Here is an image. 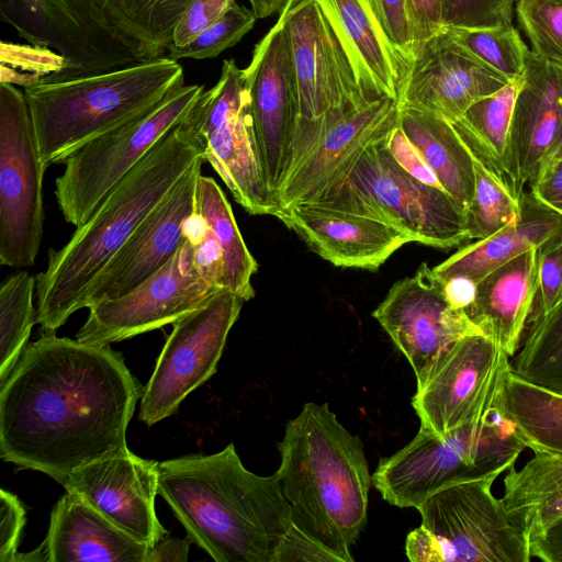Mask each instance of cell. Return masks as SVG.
<instances>
[{
	"label": "cell",
	"mask_w": 562,
	"mask_h": 562,
	"mask_svg": "<svg viewBox=\"0 0 562 562\" xmlns=\"http://www.w3.org/2000/svg\"><path fill=\"white\" fill-rule=\"evenodd\" d=\"M0 457L59 484L77 468L128 452L144 386L110 345L43 334L0 384Z\"/></svg>",
	"instance_id": "1"
},
{
	"label": "cell",
	"mask_w": 562,
	"mask_h": 562,
	"mask_svg": "<svg viewBox=\"0 0 562 562\" xmlns=\"http://www.w3.org/2000/svg\"><path fill=\"white\" fill-rule=\"evenodd\" d=\"M158 494L216 562H276L293 525L277 472H250L233 443L159 462Z\"/></svg>",
	"instance_id": "2"
},
{
	"label": "cell",
	"mask_w": 562,
	"mask_h": 562,
	"mask_svg": "<svg viewBox=\"0 0 562 562\" xmlns=\"http://www.w3.org/2000/svg\"><path fill=\"white\" fill-rule=\"evenodd\" d=\"M205 148L187 115L167 132L115 186L90 217L59 249H50L36 276L37 323L55 334L83 308L88 285L140 222L198 161Z\"/></svg>",
	"instance_id": "3"
},
{
	"label": "cell",
	"mask_w": 562,
	"mask_h": 562,
	"mask_svg": "<svg viewBox=\"0 0 562 562\" xmlns=\"http://www.w3.org/2000/svg\"><path fill=\"white\" fill-rule=\"evenodd\" d=\"M278 449L277 474L292 526L337 561H353L350 549L367 525L373 484L360 438L338 422L327 403L310 402L286 423Z\"/></svg>",
	"instance_id": "4"
},
{
	"label": "cell",
	"mask_w": 562,
	"mask_h": 562,
	"mask_svg": "<svg viewBox=\"0 0 562 562\" xmlns=\"http://www.w3.org/2000/svg\"><path fill=\"white\" fill-rule=\"evenodd\" d=\"M183 85L181 65L165 56L25 88L43 164L65 162L86 143L146 113Z\"/></svg>",
	"instance_id": "5"
},
{
	"label": "cell",
	"mask_w": 562,
	"mask_h": 562,
	"mask_svg": "<svg viewBox=\"0 0 562 562\" xmlns=\"http://www.w3.org/2000/svg\"><path fill=\"white\" fill-rule=\"evenodd\" d=\"M525 448L505 396L482 417L443 436L420 426L412 441L380 460L373 485L389 504L417 508L448 485L506 472Z\"/></svg>",
	"instance_id": "6"
},
{
	"label": "cell",
	"mask_w": 562,
	"mask_h": 562,
	"mask_svg": "<svg viewBox=\"0 0 562 562\" xmlns=\"http://www.w3.org/2000/svg\"><path fill=\"white\" fill-rule=\"evenodd\" d=\"M498 470L448 485L418 507L405 553L412 562H529V543L492 491Z\"/></svg>",
	"instance_id": "7"
},
{
	"label": "cell",
	"mask_w": 562,
	"mask_h": 562,
	"mask_svg": "<svg viewBox=\"0 0 562 562\" xmlns=\"http://www.w3.org/2000/svg\"><path fill=\"white\" fill-rule=\"evenodd\" d=\"M386 138L362 154L336 192L314 203L381 220L423 245L446 249L468 241L465 210L442 188L405 171Z\"/></svg>",
	"instance_id": "8"
},
{
	"label": "cell",
	"mask_w": 562,
	"mask_h": 562,
	"mask_svg": "<svg viewBox=\"0 0 562 562\" xmlns=\"http://www.w3.org/2000/svg\"><path fill=\"white\" fill-rule=\"evenodd\" d=\"M204 86L183 85L138 117L75 150L55 181V195L66 222L82 225L115 186L154 145L190 111Z\"/></svg>",
	"instance_id": "9"
},
{
	"label": "cell",
	"mask_w": 562,
	"mask_h": 562,
	"mask_svg": "<svg viewBox=\"0 0 562 562\" xmlns=\"http://www.w3.org/2000/svg\"><path fill=\"white\" fill-rule=\"evenodd\" d=\"M43 164L24 92L0 82V263L34 265L44 231Z\"/></svg>",
	"instance_id": "10"
},
{
	"label": "cell",
	"mask_w": 562,
	"mask_h": 562,
	"mask_svg": "<svg viewBox=\"0 0 562 562\" xmlns=\"http://www.w3.org/2000/svg\"><path fill=\"white\" fill-rule=\"evenodd\" d=\"M189 116L205 148V160L235 201L251 215L278 209L263 179L243 69L226 59L218 81L203 91Z\"/></svg>",
	"instance_id": "11"
},
{
	"label": "cell",
	"mask_w": 562,
	"mask_h": 562,
	"mask_svg": "<svg viewBox=\"0 0 562 562\" xmlns=\"http://www.w3.org/2000/svg\"><path fill=\"white\" fill-rule=\"evenodd\" d=\"M222 288L199 266L195 244L188 236L178 252L137 288L90 305L76 339L104 346L173 324Z\"/></svg>",
	"instance_id": "12"
},
{
	"label": "cell",
	"mask_w": 562,
	"mask_h": 562,
	"mask_svg": "<svg viewBox=\"0 0 562 562\" xmlns=\"http://www.w3.org/2000/svg\"><path fill=\"white\" fill-rule=\"evenodd\" d=\"M246 302L236 292L222 288L172 324L140 397L142 422L151 426L170 416L215 373L228 333Z\"/></svg>",
	"instance_id": "13"
},
{
	"label": "cell",
	"mask_w": 562,
	"mask_h": 562,
	"mask_svg": "<svg viewBox=\"0 0 562 562\" xmlns=\"http://www.w3.org/2000/svg\"><path fill=\"white\" fill-rule=\"evenodd\" d=\"M509 358L483 334L458 340L412 400L420 426L443 436L485 415L506 396Z\"/></svg>",
	"instance_id": "14"
},
{
	"label": "cell",
	"mask_w": 562,
	"mask_h": 562,
	"mask_svg": "<svg viewBox=\"0 0 562 562\" xmlns=\"http://www.w3.org/2000/svg\"><path fill=\"white\" fill-rule=\"evenodd\" d=\"M372 316L411 363L417 389L458 340L482 334L464 311L449 303L443 282L426 262L396 281Z\"/></svg>",
	"instance_id": "15"
},
{
	"label": "cell",
	"mask_w": 562,
	"mask_h": 562,
	"mask_svg": "<svg viewBox=\"0 0 562 562\" xmlns=\"http://www.w3.org/2000/svg\"><path fill=\"white\" fill-rule=\"evenodd\" d=\"M279 16L296 75V133L328 114L371 102L361 92L342 46L314 0H288Z\"/></svg>",
	"instance_id": "16"
},
{
	"label": "cell",
	"mask_w": 562,
	"mask_h": 562,
	"mask_svg": "<svg viewBox=\"0 0 562 562\" xmlns=\"http://www.w3.org/2000/svg\"><path fill=\"white\" fill-rule=\"evenodd\" d=\"M243 72L262 176L276 203L300 119L296 75L280 16Z\"/></svg>",
	"instance_id": "17"
},
{
	"label": "cell",
	"mask_w": 562,
	"mask_h": 562,
	"mask_svg": "<svg viewBox=\"0 0 562 562\" xmlns=\"http://www.w3.org/2000/svg\"><path fill=\"white\" fill-rule=\"evenodd\" d=\"M326 128L315 147L276 195L277 207L314 203L336 192L362 154L386 138L398 122V104L391 98L371 101L321 119Z\"/></svg>",
	"instance_id": "18"
},
{
	"label": "cell",
	"mask_w": 562,
	"mask_h": 562,
	"mask_svg": "<svg viewBox=\"0 0 562 562\" xmlns=\"http://www.w3.org/2000/svg\"><path fill=\"white\" fill-rule=\"evenodd\" d=\"M202 161L181 177L95 276L85 293L83 307L131 292L178 252L188 238V222L195 213Z\"/></svg>",
	"instance_id": "19"
},
{
	"label": "cell",
	"mask_w": 562,
	"mask_h": 562,
	"mask_svg": "<svg viewBox=\"0 0 562 562\" xmlns=\"http://www.w3.org/2000/svg\"><path fill=\"white\" fill-rule=\"evenodd\" d=\"M158 463L128 451L75 469L61 485L119 529L154 547L168 535L155 512Z\"/></svg>",
	"instance_id": "20"
},
{
	"label": "cell",
	"mask_w": 562,
	"mask_h": 562,
	"mask_svg": "<svg viewBox=\"0 0 562 562\" xmlns=\"http://www.w3.org/2000/svg\"><path fill=\"white\" fill-rule=\"evenodd\" d=\"M509 82L440 30L418 50L397 104L454 122L472 103Z\"/></svg>",
	"instance_id": "21"
},
{
	"label": "cell",
	"mask_w": 562,
	"mask_h": 562,
	"mask_svg": "<svg viewBox=\"0 0 562 562\" xmlns=\"http://www.w3.org/2000/svg\"><path fill=\"white\" fill-rule=\"evenodd\" d=\"M272 216L293 231L312 251L337 267L375 270L413 241L381 220L319 203L279 207Z\"/></svg>",
	"instance_id": "22"
},
{
	"label": "cell",
	"mask_w": 562,
	"mask_h": 562,
	"mask_svg": "<svg viewBox=\"0 0 562 562\" xmlns=\"http://www.w3.org/2000/svg\"><path fill=\"white\" fill-rule=\"evenodd\" d=\"M562 159V66L528 52L515 102L510 160L520 191L544 165Z\"/></svg>",
	"instance_id": "23"
},
{
	"label": "cell",
	"mask_w": 562,
	"mask_h": 562,
	"mask_svg": "<svg viewBox=\"0 0 562 562\" xmlns=\"http://www.w3.org/2000/svg\"><path fill=\"white\" fill-rule=\"evenodd\" d=\"M314 1L342 46L364 98L397 101L412 64L386 37L368 0Z\"/></svg>",
	"instance_id": "24"
},
{
	"label": "cell",
	"mask_w": 562,
	"mask_h": 562,
	"mask_svg": "<svg viewBox=\"0 0 562 562\" xmlns=\"http://www.w3.org/2000/svg\"><path fill=\"white\" fill-rule=\"evenodd\" d=\"M53 34L70 64L61 79L138 63L111 35L94 0H18Z\"/></svg>",
	"instance_id": "25"
},
{
	"label": "cell",
	"mask_w": 562,
	"mask_h": 562,
	"mask_svg": "<svg viewBox=\"0 0 562 562\" xmlns=\"http://www.w3.org/2000/svg\"><path fill=\"white\" fill-rule=\"evenodd\" d=\"M537 285L538 254L532 248L481 279L464 313L483 335L513 357L524 337Z\"/></svg>",
	"instance_id": "26"
},
{
	"label": "cell",
	"mask_w": 562,
	"mask_h": 562,
	"mask_svg": "<svg viewBox=\"0 0 562 562\" xmlns=\"http://www.w3.org/2000/svg\"><path fill=\"white\" fill-rule=\"evenodd\" d=\"M45 542L48 562H146L151 548L67 491L53 507Z\"/></svg>",
	"instance_id": "27"
},
{
	"label": "cell",
	"mask_w": 562,
	"mask_h": 562,
	"mask_svg": "<svg viewBox=\"0 0 562 562\" xmlns=\"http://www.w3.org/2000/svg\"><path fill=\"white\" fill-rule=\"evenodd\" d=\"M560 234L562 217L524 191L519 217L490 237L459 248L432 270L442 281L465 277L477 283L492 270Z\"/></svg>",
	"instance_id": "28"
},
{
	"label": "cell",
	"mask_w": 562,
	"mask_h": 562,
	"mask_svg": "<svg viewBox=\"0 0 562 562\" xmlns=\"http://www.w3.org/2000/svg\"><path fill=\"white\" fill-rule=\"evenodd\" d=\"M193 0H94L113 38L137 61L165 57L176 24ZM257 19L285 0H247Z\"/></svg>",
	"instance_id": "29"
},
{
	"label": "cell",
	"mask_w": 562,
	"mask_h": 562,
	"mask_svg": "<svg viewBox=\"0 0 562 562\" xmlns=\"http://www.w3.org/2000/svg\"><path fill=\"white\" fill-rule=\"evenodd\" d=\"M504 476L503 502L529 546L562 518V452H533Z\"/></svg>",
	"instance_id": "30"
},
{
	"label": "cell",
	"mask_w": 562,
	"mask_h": 562,
	"mask_svg": "<svg viewBox=\"0 0 562 562\" xmlns=\"http://www.w3.org/2000/svg\"><path fill=\"white\" fill-rule=\"evenodd\" d=\"M397 124L442 189L467 211L475 190L473 158L451 122L429 112L398 108Z\"/></svg>",
	"instance_id": "31"
},
{
	"label": "cell",
	"mask_w": 562,
	"mask_h": 562,
	"mask_svg": "<svg viewBox=\"0 0 562 562\" xmlns=\"http://www.w3.org/2000/svg\"><path fill=\"white\" fill-rule=\"evenodd\" d=\"M522 78L472 103L464 114L451 122L473 158L496 176L517 198L512 169L510 130L515 102Z\"/></svg>",
	"instance_id": "32"
},
{
	"label": "cell",
	"mask_w": 562,
	"mask_h": 562,
	"mask_svg": "<svg viewBox=\"0 0 562 562\" xmlns=\"http://www.w3.org/2000/svg\"><path fill=\"white\" fill-rule=\"evenodd\" d=\"M195 213L220 246L224 286L249 301L255 296L251 277L258 265L244 241L224 192L213 178L202 173L196 186Z\"/></svg>",
	"instance_id": "33"
},
{
	"label": "cell",
	"mask_w": 562,
	"mask_h": 562,
	"mask_svg": "<svg viewBox=\"0 0 562 562\" xmlns=\"http://www.w3.org/2000/svg\"><path fill=\"white\" fill-rule=\"evenodd\" d=\"M510 369L521 379L562 395V299L526 327Z\"/></svg>",
	"instance_id": "34"
},
{
	"label": "cell",
	"mask_w": 562,
	"mask_h": 562,
	"mask_svg": "<svg viewBox=\"0 0 562 562\" xmlns=\"http://www.w3.org/2000/svg\"><path fill=\"white\" fill-rule=\"evenodd\" d=\"M36 277L25 270L9 276L0 288V384L26 348L31 329L37 323L33 297Z\"/></svg>",
	"instance_id": "35"
},
{
	"label": "cell",
	"mask_w": 562,
	"mask_h": 562,
	"mask_svg": "<svg viewBox=\"0 0 562 562\" xmlns=\"http://www.w3.org/2000/svg\"><path fill=\"white\" fill-rule=\"evenodd\" d=\"M441 30L457 44L509 81L522 78L529 49L512 24L481 29L442 27Z\"/></svg>",
	"instance_id": "36"
},
{
	"label": "cell",
	"mask_w": 562,
	"mask_h": 562,
	"mask_svg": "<svg viewBox=\"0 0 562 562\" xmlns=\"http://www.w3.org/2000/svg\"><path fill=\"white\" fill-rule=\"evenodd\" d=\"M473 166L475 190L465 211L468 241L490 237L520 215V198L475 158Z\"/></svg>",
	"instance_id": "37"
},
{
	"label": "cell",
	"mask_w": 562,
	"mask_h": 562,
	"mask_svg": "<svg viewBox=\"0 0 562 562\" xmlns=\"http://www.w3.org/2000/svg\"><path fill=\"white\" fill-rule=\"evenodd\" d=\"M257 16L236 1L209 29L182 47H173L166 55L178 60L181 58L205 59L218 56L234 46L255 25Z\"/></svg>",
	"instance_id": "38"
},
{
	"label": "cell",
	"mask_w": 562,
	"mask_h": 562,
	"mask_svg": "<svg viewBox=\"0 0 562 562\" xmlns=\"http://www.w3.org/2000/svg\"><path fill=\"white\" fill-rule=\"evenodd\" d=\"M516 10L531 50L562 66V0H517Z\"/></svg>",
	"instance_id": "39"
},
{
	"label": "cell",
	"mask_w": 562,
	"mask_h": 562,
	"mask_svg": "<svg viewBox=\"0 0 562 562\" xmlns=\"http://www.w3.org/2000/svg\"><path fill=\"white\" fill-rule=\"evenodd\" d=\"M522 422L533 452H562V395L531 385L524 397Z\"/></svg>",
	"instance_id": "40"
},
{
	"label": "cell",
	"mask_w": 562,
	"mask_h": 562,
	"mask_svg": "<svg viewBox=\"0 0 562 562\" xmlns=\"http://www.w3.org/2000/svg\"><path fill=\"white\" fill-rule=\"evenodd\" d=\"M516 2L517 0H440L441 24L442 27L465 29L512 24Z\"/></svg>",
	"instance_id": "41"
},
{
	"label": "cell",
	"mask_w": 562,
	"mask_h": 562,
	"mask_svg": "<svg viewBox=\"0 0 562 562\" xmlns=\"http://www.w3.org/2000/svg\"><path fill=\"white\" fill-rule=\"evenodd\" d=\"M538 285L527 326L544 316L562 299V234L537 248Z\"/></svg>",
	"instance_id": "42"
},
{
	"label": "cell",
	"mask_w": 562,
	"mask_h": 562,
	"mask_svg": "<svg viewBox=\"0 0 562 562\" xmlns=\"http://www.w3.org/2000/svg\"><path fill=\"white\" fill-rule=\"evenodd\" d=\"M1 65L37 76L42 81L64 78L70 70L69 59L46 47L1 42Z\"/></svg>",
	"instance_id": "43"
},
{
	"label": "cell",
	"mask_w": 562,
	"mask_h": 562,
	"mask_svg": "<svg viewBox=\"0 0 562 562\" xmlns=\"http://www.w3.org/2000/svg\"><path fill=\"white\" fill-rule=\"evenodd\" d=\"M368 2L386 37L413 66L415 37L407 0H368Z\"/></svg>",
	"instance_id": "44"
},
{
	"label": "cell",
	"mask_w": 562,
	"mask_h": 562,
	"mask_svg": "<svg viewBox=\"0 0 562 562\" xmlns=\"http://www.w3.org/2000/svg\"><path fill=\"white\" fill-rule=\"evenodd\" d=\"M235 1L193 0L175 26L169 49L192 42L217 21Z\"/></svg>",
	"instance_id": "45"
},
{
	"label": "cell",
	"mask_w": 562,
	"mask_h": 562,
	"mask_svg": "<svg viewBox=\"0 0 562 562\" xmlns=\"http://www.w3.org/2000/svg\"><path fill=\"white\" fill-rule=\"evenodd\" d=\"M25 509L20 499L5 490L0 491V562H15Z\"/></svg>",
	"instance_id": "46"
},
{
	"label": "cell",
	"mask_w": 562,
	"mask_h": 562,
	"mask_svg": "<svg viewBox=\"0 0 562 562\" xmlns=\"http://www.w3.org/2000/svg\"><path fill=\"white\" fill-rule=\"evenodd\" d=\"M385 145L395 161L416 179L442 188L436 175L424 161L398 124L389 134Z\"/></svg>",
	"instance_id": "47"
},
{
	"label": "cell",
	"mask_w": 562,
	"mask_h": 562,
	"mask_svg": "<svg viewBox=\"0 0 562 562\" xmlns=\"http://www.w3.org/2000/svg\"><path fill=\"white\" fill-rule=\"evenodd\" d=\"M528 184L535 199L562 217V159L542 166Z\"/></svg>",
	"instance_id": "48"
},
{
	"label": "cell",
	"mask_w": 562,
	"mask_h": 562,
	"mask_svg": "<svg viewBox=\"0 0 562 562\" xmlns=\"http://www.w3.org/2000/svg\"><path fill=\"white\" fill-rule=\"evenodd\" d=\"M302 560L337 561L323 546L292 526L279 548L276 562Z\"/></svg>",
	"instance_id": "49"
},
{
	"label": "cell",
	"mask_w": 562,
	"mask_h": 562,
	"mask_svg": "<svg viewBox=\"0 0 562 562\" xmlns=\"http://www.w3.org/2000/svg\"><path fill=\"white\" fill-rule=\"evenodd\" d=\"M415 37V57L441 27L440 0H407Z\"/></svg>",
	"instance_id": "50"
},
{
	"label": "cell",
	"mask_w": 562,
	"mask_h": 562,
	"mask_svg": "<svg viewBox=\"0 0 562 562\" xmlns=\"http://www.w3.org/2000/svg\"><path fill=\"white\" fill-rule=\"evenodd\" d=\"M531 558L544 562H562V518L551 525L529 546Z\"/></svg>",
	"instance_id": "51"
},
{
	"label": "cell",
	"mask_w": 562,
	"mask_h": 562,
	"mask_svg": "<svg viewBox=\"0 0 562 562\" xmlns=\"http://www.w3.org/2000/svg\"><path fill=\"white\" fill-rule=\"evenodd\" d=\"M191 537L171 538L165 537L148 551L146 562H187Z\"/></svg>",
	"instance_id": "52"
},
{
	"label": "cell",
	"mask_w": 562,
	"mask_h": 562,
	"mask_svg": "<svg viewBox=\"0 0 562 562\" xmlns=\"http://www.w3.org/2000/svg\"><path fill=\"white\" fill-rule=\"evenodd\" d=\"M442 282L445 294L453 307L465 311L472 304L476 282L465 277H454Z\"/></svg>",
	"instance_id": "53"
}]
</instances>
